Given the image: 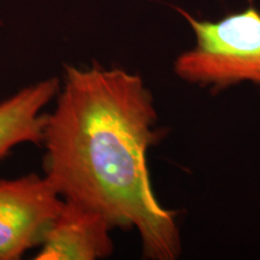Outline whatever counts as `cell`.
<instances>
[{"label":"cell","mask_w":260,"mask_h":260,"mask_svg":"<svg viewBox=\"0 0 260 260\" xmlns=\"http://www.w3.org/2000/svg\"><path fill=\"white\" fill-rule=\"evenodd\" d=\"M56 76L32 82L0 102V161L24 144L41 145L46 123L45 109L60 89Z\"/></svg>","instance_id":"cell-5"},{"label":"cell","mask_w":260,"mask_h":260,"mask_svg":"<svg viewBox=\"0 0 260 260\" xmlns=\"http://www.w3.org/2000/svg\"><path fill=\"white\" fill-rule=\"evenodd\" d=\"M154 99L139 74L65 64L56 105L46 113L44 176L64 200L102 214L112 229H136L142 254H181L176 211L152 188L147 152L162 136Z\"/></svg>","instance_id":"cell-1"},{"label":"cell","mask_w":260,"mask_h":260,"mask_svg":"<svg viewBox=\"0 0 260 260\" xmlns=\"http://www.w3.org/2000/svg\"><path fill=\"white\" fill-rule=\"evenodd\" d=\"M112 228L102 214L64 200L34 259L99 260L113 253Z\"/></svg>","instance_id":"cell-4"},{"label":"cell","mask_w":260,"mask_h":260,"mask_svg":"<svg viewBox=\"0 0 260 260\" xmlns=\"http://www.w3.org/2000/svg\"><path fill=\"white\" fill-rule=\"evenodd\" d=\"M63 204L45 176L0 180V260H19L40 246Z\"/></svg>","instance_id":"cell-3"},{"label":"cell","mask_w":260,"mask_h":260,"mask_svg":"<svg viewBox=\"0 0 260 260\" xmlns=\"http://www.w3.org/2000/svg\"><path fill=\"white\" fill-rule=\"evenodd\" d=\"M0 23H2V15H0Z\"/></svg>","instance_id":"cell-6"},{"label":"cell","mask_w":260,"mask_h":260,"mask_svg":"<svg viewBox=\"0 0 260 260\" xmlns=\"http://www.w3.org/2000/svg\"><path fill=\"white\" fill-rule=\"evenodd\" d=\"M193 28L197 44L174 63L181 80L213 92L234 84L260 86V12L253 5L219 21H200L176 8Z\"/></svg>","instance_id":"cell-2"}]
</instances>
